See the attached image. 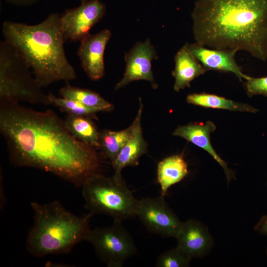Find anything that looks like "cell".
Returning a JSON list of instances; mask_svg holds the SVG:
<instances>
[{
	"mask_svg": "<svg viewBox=\"0 0 267 267\" xmlns=\"http://www.w3.org/2000/svg\"><path fill=\"white\" fill-rule=\"evenodd\" d=\"M81 2L79 6L60 15V27L65 42H80L105 15L106 6L99 0Z\"/></svg>",
	"mask_w": 267,
	"mask_h": 267,
	"instance_id": "obj_9",
	"label": "cell"
},
{
	"mask_svg": "<svg viewBox=\"0 0 267 267\" xmlns=\"http://www.w3.org/2000/svg\"><path fill=\"white\" fill-rule=\"evenodd\" d=\"M65 124L69 132L77 139L94 148L100 147L99 134L86 117L69 115Z\"/></svg>",
	"mask_w": 267,
	"mask_h": 267,
	"instance_id": "obj_20",
	"label": "cell"
},
{
	"mask_svg": "<svg viewBox=\"0 0 267 267\" xmlns=\"http://www.w3.org/2000/svg\"><path fill=\"white\" fill-rule=\"evenodd\" d=\"M176 238L177 247L190 259L204 255L213 244L212 238L205 226L192 219L182 223Z\"/></svg>",
	"mask_w": 267,
	"mask_h": 267,
	"instance_id": "obj_13",
	"label": "cell"
},
{
	"mask_svg": "<svg viewBox=\"0 0 267 267\" xmlns=\"http://www.w3.org/2000/svg\"><path fill=\"white\" fill-rule=\"evenodd\" d=\"M184 46L207 71L231 72L241 81L249 77L243 73L235 59L236 50L207 47L196 42L186 43Z\"/></svg>",
	"mask_w": 267,
	"mask_h": 267,
	"instance_id": "obj_12",
	"label": "cell"
},
{
	"mask_svg": "<svg viewBox=\"0 0 267 267\" xmlns=\"http://www.w3.org/2000/svg\"><path fill=\"white\" fill-rule=\"evenodd\" d=\"M188 174L187 163L180 155L169 156L160 161L157 166V181L161 188V195L165 197L168 189Z\"/></svg>",
	"mask_w": 267,
	"mask_h": 267,
	"instance_id": "obj_17",
	"label": "cell"
},
{
	"mask_svg": "<svg viewBox=\"0 0 267 267\" xmlns=\"http://www.w3.org/2000/svg\"><path fill=\"white\" fill-rule=\"evenodd\" d=\"M255 229L261 234L267 235V215L262 217L255 226Z\"/></svg>",
	"mask_w": 267,
	"mask_h": 267,
	"instance_id": "obj_26",
	"label": "cell"
},
{
	"mask_svg": "<svg viewBox=\"0 0 267 267\" xmlns=\"http://www.w3.org/2000/svg\"><path fill=\"white\" fill-rule=\"evenodd\" d=\"M157 58V54L150 40L136 43L126 53L125 71L115 89H119L131 82L137 80L150 82L154 88L156 87L151 68V62Z\"/></svg>",
	"mask_w": 267,
	"mask_h": 267,
	"instance_id": "obj_10",
	"label": "cell"
},
{
	"mask_svg": "<svg viewBox=\"0 0 267 267\" xmlns=\"http://www.w3.org/2000/svg\"><path fill=\"white\" fill-rule=\"evenodd\" d=\"M245 81V89L249 96L262 95L267 97V76L260 78L249 76Z\"/></svg>",
	"mask_w": 267,
	"mask_h": 267,
	"instance_id": "obj_24",
	"label": "cell"
},
{
	"mask_svg": "<svg viewBox=\"0 0 267 267\" xmlns=\"http://www.w3.org/2000/svg\"><path fill=\"white\" fill-rule=\"evenodd\" d=\"M50 104L58 107L69 115L89 117L99 112L96 109L89 107L78 101L64 97H58L51 93L47 95Z\"/></svg>",
	"mask_w": 267,
	"mask_h": 267,
	"instance_id": "obj_22",
	"label": "cell"
},
{
	"mask_svg": "<svg viewBox=\"0 0 267 267\" xmlns=\"http://www.w3.org/2000/svg\"><path fill=\"white\" fill-rule=\"evenodd\" d=\"M34 224L26 240L27 251L36 257L68 253L82 241L90 229V213L77 216L58 201L31 203Z\"/></svg>",
	"mask_w": 267,
	"mask_h": 267,
	"instance_id": "obj_4",
	"label": "cell"
},
{
	"mask_svg": "<svg viewBox=\"0 0 267 267\" xmlns=\"http://www.w3.org/2000/svg\"><path fill=\"white\" fill-rule=\"evenodd\" d=\"M135 127L134 120L130 127L124 130L118 132L104 130L99 134L100 147L112 165L123 147L133 134Z\"/></svg>",
	"mask_w": 267,
	"mask_h": 267,
	"instance_id": "obj_19",
	"label": "cell"
},
{
	"mask_svg": "<svg viewBox=\"0 0 267 267\" xmlns=\"http://www.w3.org/2000/svg\"><path fill=\"white\" fill-rule=\"evenodd\" d=\"M111 37L110 31L104 29L93 35L89 33L80 41L77 55L82 68L92 81L104 74V54Z\"/></svg>",
	"mask_w": 267,
	"mask_h": 267,
	"instance_id": "obj_11",
	"label": "cell"
},
{
	"mask_svg": "<svg viewBox=\"0 0 267 267\" xmlns=\"http://www.w3.org/2000/svg\"><path fill=\"white\" fill-rule=\"evenodd\" d=\"M142 107L140 99L139 108L134 119L135 127L133 134L120 152L113 165L114 175L116 176H121V172L124 168L137 165L139 158L146 151L147 145L142 136L141 127Z\"/></svg>",
	"mask_w": 267,
	"mask_h": 267,
	"instance_id": "obj_15",
	"label": "cell"
},
{
	"mask_svg": "<svg viewBox=\"0 0 267 267\" xmlns=\"http://www.w3.org/2000/svg\"><path fill=\"white\" fill-rule=\"evenodd\" d=\"M11 4L20 6H28L35 4L41 0H4Z\"/></svg>",
	"mask_w": 267,
	"mask_h": 267,
	"instance_id": "obj_25",
	"label": "cell"
},
{
	"mask_svg": "<svg viewBox=\"0 0 267 267\" xmlns=\"http://www.w3.org/2000/svg\"><path fill=\"white\" fill-rule=\"evenodd\" d=\"M191 17L196 43L267 60V0H197Z\"/></svg>",
	"mask_w": 267,
	"mask_h": 267,
	"instance_id": "obj_2",
	"label": "cell"
},
{
	"mask_svg": "<svg viewBox=\"0 0 267 267\" xmlns=\"http://www.w3.org/2000/svg\"><path fill=\"white\" fill-rule=\"evenodd\" d=\"M191 259L176 247L160 254L157 258L156 266L185 267L189 265Z\"/></svg>",
	"mask_w": 267,
	"mask_h": 267,
	"instance_id": "obj_23",
	"label": "cell"
},
{
	"mask_svg": "<svg viewBox=\"0 0 267 267\" xmlns=\"http://www.w3.org/2000/svg\"><path fill=\"white\" fill-rule=\"evenodd\" d=\"M27 61L12 44L0 43V98L1 102L50 104L32 76Z\"/></svg>",
	"mask_w": 267,
	"mask_h": 267,
	"instance_id": "obj_6",
	"label": "cell"
},
{
	"mask_svg": "<svg viewBox=\"0 0 267 267\" xmlns=\"http://www.w3.org/2000/svg\"><path fill=\"white\" fill-rule=\"evenodd\" d=\"M85 241L93 246L99 259L109 267H122L136 252L133 237L121 221H114L105 227L90 229Z\"/></svg>",
	"mask_w": 267,
	"mask_h": 267,
	"instance_id": "obj_7",
	"label": "cell"
},
{
	"mask_svg": "<svg viewBox=\"0 0 267 267\" xmlns=\"http://www.w3.org/2000/svg\"></svg>",
	"mask_w": 267,
	"mask_h": 267,
	"instance_id": "obj_28",
	"label": "cell"
},
{
	"mask_svg": "<svg viewBox=\"0 0 267 267\" xmlns=\"http://www.w3.org/2000/svg\"><path fill=\"white\" fill-rule=\"evenodd\" d=\"M59 93L63 97L78 101L84 105L99 111H108L112 108V105L99 94L89 89L68 85L61 88Z\"/></svg>",
	"mask_w": 267,
	"mask_h": 267,
	"instance_id": "obj_21",
	"label": "cell"
},
{
	"mask_svg": "<svg viewBox=\"0 0 267 267\" xmlns=\"http://www.w3.org/2000/svg\"><path fill=\"white\" fill-rule=\"evenodd\" d=\"M60 15L53 13L35 25L5 21L1 26L4 40L22 55L41 87L76 78L66 56Z\"/></svg>",
	"mask_w": 267,
	"mask_h": 267,
	"instance_id": "obj_3",
	"label": "cell"
},
{
	"mask_svg": "<svg viewBox=\"0 0 267 267\" xmlns=\"http://www.w3.org/2000/svg\"><path fill=\"white\" fill-rule=\"evenodd\" d=\"M81 187L86 208L92 215L104 214L121 222L135 216L138 200L121 176L107 177L97 173L88 178Z\"/></svg>",
	"mask_w": 267,
	"mask_h": 267,
	"instance_id": "obj_5",
	"label": "cell"
},
{
	"mask_svg": "<svg viewBox=\"0 0 267 267\" xmlns=\"http://www.w3.org/2000/svg\"><path fill=\"white\" fill-rule=\"evenodd\" d=\"M215 130V125L211 121L205 123H194L178 127L173 134L182 137L206 151L223 168L229 182L233 178L234 174L214 150L210 142V134Z\"/></svg>",
	"mask_w": 267,
	"mask_h": 267,
	"instance_id": "obj_14",
	"label": "cell"
},
{
	"mask_svg": "<svg viewBox=\"0 0 267 267\" xmlns=\"http://www.w3.org/2000/svg\"><path fill=\"white\" fill-rule=\"evenodd\" d=\"M135 216L148 231L165 237L176 238L182 223L161 195L138 200Z\"/></svg>",
	"mask_w": 267,
	"mask_h": 267,
	"instance_id": "obj_8",
	"label": "cell"
},
{
	"mask_svg": "<svg viewBox=\"0 0 267 267\" xmlns=\"http://www.w3.org/2000/svg\"><path fill=\"white\" fill-rule=\"evenodd\" d=\"M83 0H80L81 1H83Z\"/></svg>",
	"mask_w": 267,
	"mask_h": 267,
	"instance_id": "obj_27",
	"label": "cell"
},
{
	"mask_svg": "<svg viewBox=\"0 0 267 267\" xmlns=\"http://www.w3.org/2000/svg\"><path fill=\"white\" fill-rule=\"evenodd\" d=\"M175 62L172 75L175 80L174 89L177 92L189 87L192 81L207 71L184 46L176 53Z\"/></svg>",
	"mask_w": 267,
	"mask_h": 267,
	"instance_id": "obj_16",
	"label": "cell"
},
{
	"mask_svg": "<svg viewBox=\"0 0 267 267\" xmlns=\"http://www.w3.org/2000/svg\"><path fill=\"white\" fill-rule=\"evenodd\" d=\"M188 103L204 107L226 109L234 111L256 113L257 109L251 105L237 102L217 95L207 93H192L186 97Z\"/></svg>",
	"mask_w": 267,
	"mask_h": 267,
	"instance_id": "obj_18",
	"label": "cell"
},
{
	"mask_svg": "<svg viewBox=\"0 0 267 267\" xmlns=\"http://www.w3.org/2000/svg\"><path fill=\"white\" fill-rule=\"evenodd\" d=\"M1 103L0 131L15 165L51 173L77 187L97 174L99 161L94 147L75 137L53 112Z\"/></svg>",
	"mask_w": 267,
	"mask_h": 267,
	"instance_id": "obj_1",
	"label": "cell"
}]
</instances>
